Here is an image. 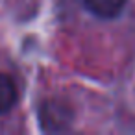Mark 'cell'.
Returning a JSON list of instances; mask_svg holds the SVG:
<instances>
[{
  "mask_svg": "<svg viewBox=\"0 0 135 135\" xmlns=\"http://www.w3.org/2000/svg\"><path fill=\"white\" fill-rule=\"evenodd\" d=\"M41 122L48 129H61L70 122V111L67 104H61L59 100L45 102L41 107Z\"/></svg>",
  "mask_w": 135,
  "mask_h": 135,
  "instance_id": "1",
  "label": "cell"
},
{
  "mask_svg": "<svg viewBox=\"0 0 135 135\" xmlns=\"http://www.w3.org/2000/svg\"><path fill=\"white\" fill-rule=\"evenodd\" d=\"M85 6L93 15L100 19H113L122 11L126 0H85Z\"/></svg>",
  "mask_w": 135,
  "mask_h": 135,
  "instance_id": "2",
  "label": "cell"
},
{
  "mask_svg": "<svg viewBox=\"0 0 135 135\" xmlns=\"http://www.w3.org/2000/svg\"><path fill=\"white\" fill-rule=\"evenodd\" d=\"M17 96H19V91L15 81L8 74L0 72V115L9 111L17 104Z\"/></svg>",
  "mask_w": 135,
  "mask_h": 135,
  "instance_id": "3",
  "label": "cell"
}]
</instances>
